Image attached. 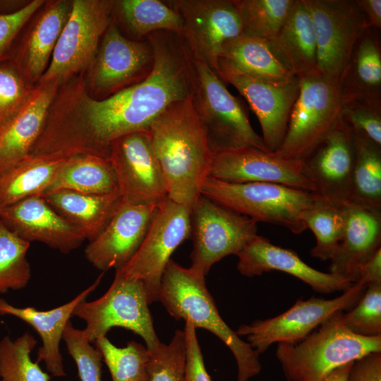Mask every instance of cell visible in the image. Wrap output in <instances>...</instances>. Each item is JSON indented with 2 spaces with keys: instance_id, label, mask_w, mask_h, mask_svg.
Listing matches in <instances>:
<instances>
[{
  "instance_id": "cell-41",
  "label": "cell",
  "mask_w": 381,
  "mask_h": 381,
  "mask_svg": "<svg viewBox=\"0 0 381 381\" xmlns=\"http://www.w3.org/2000/svg\"><path fill=\"white\" fill-rule=\"evenodd\" d=\"M341 322L355 334L381 336V283L369 284L357 303L342 313Z\"/></svg>"
},
{
  "instance_id": "cell-27",
  "label": "cell",
  "mask_w": 381,
  "mask_h": 381,
  "mask_svg": "<svg viewBox=\"0 0 381 381\" xmlns=\"http://www.w3.org/2000/svg\"><path fill=\"white\" fill-rule=\"evenodd\" d=\"M267 42L277 59L294 77L320 73L315 30L304 0H296L283 27Z\"/></svg>"
},
{
  "instance_id": "cell-44",
  "label": "cell",
  "mask_w": 381,
  "mask_h": 381,
  "mask_svg": "<svg viewBox=\"0 0 381 381\" xmlns=\"http://www.w3.org/2000/svg\"><path fill=\"white\" fill-rule=\"evenodd\" d=\"M341 118L353 131L363 133L381 146V107L356 101L344 102Z\"/></svg>"
},
{
  "instance_id": "cell-2",
  "label": "cell",
  "mask_w": 381,
  "mask_h": 381,
  "mask_svg": "<svg viewBox=\"0 0 381 381\" xmlns=\"http://www.w3.org/2000/svg\"><path fill=\"white\" fill-rule=\"evenodd\" d=\"M148 132L168 198L190 209L210 175L213 157L192 95L168 107Z\"/></svg>"
},
{
  "instance_id": "cell-46",
  "label": "cell",
  "mask_w": 381,
  "mask_h": 381,
  "mask_svg": "<svg viewBox=\"0 0 381 381\" xmlns=\"http://www.w3.org/2000/svg\"><path fill=\"white\" fill-rule=\"evenodd\" d=\"M183 332L186 346L185 381H212L205 366L196 328L193 324L185 322Z\"/></svg>"
},
{
  "instance_id": "cell-11",
  "label": "cell",
  "mask_w": 381,
  "mask_h": 381,
  "mask_svg": "<svg viewBox=\"0 0 381 381\" xmlns=\"http://www.w3.org/2000/svg\"><path fill=\"white\" fill-rule=\"evenodd\" d=\"M190 237V209L167 197L157 207L135 254L117 270L143 282L150 305L158 301L162 278L171 256Z\"/></svg>"
},
{
  "instance_id": "cell-21",
  "label": "cell",
  "mask_w": 381,
  "mask_h": 381,
  "mask_svg": "<svg viewBox=\"0 0 381 381\" xmlns=\"http://www.w3.org/2000/svg\"><path fill=\"white\" fill-rule=\"evenodd\" d=\"M237 269L243 276L253 277L273 270L289 274L322 294L344 291L353 282L330 272L315 270L304 262L289 248L274 245L269 239L256 235L236 255Z\"/></svg>"
},
{
  "instance_id": "cell-18",
  "label": "cell",
  "mask_w": 381,
  "mask_h": 381,
  "mask_svg": "<svg viewBox=\"0 0 381 381\" xmlns=\"http://www.w3.org/2000/svg\"><path fill=\"white\" fill-rule=\"evenodd\" d=\"M209 176L234 183H277L315 193L302 160L282 158L257 148L213 153Z\"/></svg>"
},
{
  "instance_id": "cell-45",
  "label": "cell",
  "mask_w": 381,
  "mask_h": 381,
  "mask_svg": "<svg viewBox=\"0 0 381 381\" xmlns=\"http://www.w3.org/2000/svg\"><path fill=\"white\" fill-rule=\"evenodd\" d=\"M44 3L34 0L16 11L0 14V64L8 57L19 32Z\"/></svg>"
},
{
  "instance_id": "cell-33",
  "label": "cell",
  "mask_w": 381,
  "mask_h": 381,
  "mask_svg": "<svg viewBox=\"0 0 381 381\" xmlns=\"http://www.w3.org/2000/svg\"><path fill=\"white\" fill-rule=\"evenodd\" d=\"M220 59L262 80L284 83L296 78L279 63L267 40L262 39L241 35L223 46Z\"/></svg>"
},
{
  "instance_id": "cell-7",
  "label": "cell",
  "mask_w": 381,
  "mask_h": 381,
  "mask_svg": "<svg viewBox=\"0 0 381 381\" xmlns=\"http://www.w3.org/2000/svg\"><path fill=\"white\" fill-rule=\"evenodd\" d=\"M341 82L320 73L299 78L285 137L276 155L303 160L341 119Z\"/></svg>"
},
{
  "instance_id": "cell-1",
  "label": "cell",
  "mask_w": 381,
  "mask_h": 381,
  "mask_svg": "<svg viewBox=\"0 0 381 381\" xmlns=\"http://www.w3.org/2000/svg\"><path fill=\"white\" fill-rule=\"evenodd\" d=\"M147 39L154 64L142 81L102 99L89 94L82 77L72 78L59 87L40 137L47 152L109 158L114 140L148 131L168 107L193 95V61L179 36L159 31Z\"/></svg>"
},
{
  "instance_id": "cell-5",
  "label": "cell",
  "mask_w": 381,
  "mask_h": 381,
  "mask_svg": "<svg viewBox=\"0 0 381 381\" xmlns=\"http://www.w3.org/2000/svg\"><path fill=\"white\" fill-rule=\"evenodd\" d=\"M200 195L257 223L284 226L294 234L307 229L303 213L319 196L309 191L272 183L227 182L208 176Z\"/></svg>"
},
{
  "instance_id": "cell-23",
  "label": "cell",
  "mask_w": 381,
  "mask_h": 381,
  "mask_svg": "<svg viewBox=\"0 0 381 381\" xmlns=\"http://www.w3.org/2000/svg\"><path fill=\"white\" fill-rule=\"evenodd\" d=\"M59 87L56 80L38 83L27 102L0 128V172L30 154Z\"/></svg>"
},
{
  "instance_id": "cell-22",
  "label": "cell",
  "mask_w": 381,
  "mask_h": 381,
  "mask_svg": "<svg viewBox=\"0 0 381 381\" xmlns=\"http://www.w3.org/2000/svg\"><path fill=\"white\" fill-rule=\"evenodd\" d=\"M0 220L23 239L42 243L63 253L77 249L85 240L42 196L27 198L0 209Z\"/></svg>"
},
{
  "instance_id": "cell-37",
  "label": "cell",
  "mask_w": 381,
  "mask_h": 381,
  "mask_svg": "<svg viewBox=\"0 0 381 381\" xmlns=\"http://www.w3.org/2000/svg\"><path fill=\"white\" fill-rule=\"evenodd\" d=\"M36 345V339L28 332L14 341L8 336L0 340L1 381H49V375L31 359Z\"/></svg>"
},
{
  "instance_id": "cell-16",
  "label": "cell",
  "mask_w": 381,
  "mask_h": 381,
  "mask_svg": "<svg viewBox=\"0 0 381 381\" xmlns=\"http://www.w3.org/2000/svg\"><path fill=\"white\" fill-rule=\"evenodd\" d=\"M218 75L246 99L259 121L266 147L270 152L276 151L287 131L290 114L299 92V78L284 83L262 80L221 59Z\"/></svg>"
},
{
  "instance_id": "cell-50",
  "label": "cell",
  "mask_w": 381,
  "mask_h": 381,
  "mask_svg": "<svg viewBox=\"0 0 381 381\" xmlns=\"http://www.w3.org/2000/svg\"><path fill=\"white\" fill-rule=\"evenodd\" d=\"M353 362L344 364L333 370L322 381H347L348 375Z\"/></svg>"
},
{
  "instance_id": "cell-36",
  "label": "cell",
  "mask_w": 381,
  "mask_h": 381,
  "mask_svg": "<svg viewBox=\"0 0 381 381\" xmlns=\"http://www.w3.org/2000/svg\"><path fill=\"white\" fill-rule=\"evenodd\" d=\"M242 35L265 40L274 37L291 13L296 0H234Z\"/></svg>"
},
{
  "instance_id": "cell-9",
  "label": "cell",
  "mask_w": 381,
  "mask_h": 381,
  "mask_svg": "<svg viewBox=\"0 0 381 381\" xmlns=\"http://www.w3.org/2000/svg\"><path fill=\"white\" fill-rule=\"evenodd\" d=\"M114 3L111 0L71 1L68 18L38 83L56 80L61 85L90 68L102 37L114 20Z\"/></svg>"
},
{
  "instance_id": "cell-38",
  "label": "cell",
  "mask_w": 381,
  "mask_h": 381,
  "mask_svg": "<svg viewBox=\"0 0 381 381\" xmlns=\"http://www.w3.org/2000/svg\"><path fill=\"white\" fill-rule=\"evenodd\" d=\"M111 376L112 381H148L149 350L135 341L125 347L114 345L107 337L95 342Z\"/></svg>"
},
{
  "instance_id": "cell-48",
  "label": "cell",
  "mask_w": 381,
  "mask_h": 381,
  "mask_svg": "<svg viewBox=\"0 0 381 381\" xmlns=\"http://www.w3.org/2000/svg\"><path fill=\"white\" fill-rule=\"evenodd\" d=\"M356 282L365 286L381 283V248L360 267Z\"/></svg>"
},
{
  "instance_id": "cell-20",
  "label": "cell",
  "mask_w": 381,
  "mask_h": 381,
  "mask_svg": "<svg viewBox=\"0 0 381 381\" xmlns=\"http://www.w3.org/2000/svg\"><path fill=\"white\" fill-rule=\"evenodd\" d=\"M157 206L123 203L106 228L89 241L86 259L103 272L125 266L141 245Z\"/></svg>"
},
{
  "instance_id": "cell-12",
  "label": "cell",
  "mask_w": 381,
  "mask_h": 381,
  "mask_svg": "<svg viewBox=\"0 0 381 381\" xmlns=\"http://www.w3.org/2000/svg\"><path fill=\"white\" fill-rule=\"evenodd\" d=\"M165 2L181 17L179 37L193 60L217 75L223 46L243 32L234 0H169ZM219 76V75H218Z\"/></svg>"
},
{
  "instance_id": "cell-24",
  "label": "cell",
  "mask_w": 381,
  "mask_h": 381,
  "mask_svg": "<svg viewBox=\"0 0 381 381\" xmlns=\"http://www.w3.org/2000/svg\"><path fill=\"white\" fill-rule=\"evenodd\" d=\"M103 273L95 282L69 302L48 310H38L33 307L18 308L0 298V315H13L32 326L39 334L42 346L37 351L36 361L44 363L46 368L54 377H63L66 373L60 352V342L64 331L77 305L85 300L97 287Z\"/></svg>"
},
{
  "instance_id": "cell-32",
  "label": "cell",
  "mask_w": 381,
  "mask_h": 381,
  "mask_svg": "<svg viewBox=\"0 0 381 381\" xmlns=\"http://www.w3.org/2000/svg\"><path fill=\"white\" fill-rule=\"evenodd\" d=\"M352 132L354 161L351 203L381 212V146L361 132Z\"/></svg>"
},
{
  "instance_id": "cell-47",
  "label": "cell",
  "mask_w": 381,
  "mask_h": 381,
  "mask_svg": "<svg viewBox=\"0 0 381 381\" xmlns=\"http://www.w3.org/2000/svg\"><path fill=\"white\" fill-rule=\"evenodd\" d=\"M347 381H381V352L369 353L355 360Z\"/></svg>"
},
{
  "instance_id": "cell-10",
  "label": "cell",
  "mask_w": 381,
  "mask_h": 381,
  "mask_svg": "<svg viewBox=\"0 0 381 381\" xmlns=\"http://www.w3.org/2000/svg\"><path fill=\"white\" fill-rule=\"evenodd\" d=\"M257 231L252 219L200 195L190 208V269L205 277L216 262L241 251Z\"/></svg>"
},
{
  "instance_id": "cell-14",
  "label": "cell",
  "mask_w": 381,
  "mask_h": 381,
  "mask_svg": "<svg viewBox=\"0 0 381 381\" xmlns=\"http://www.w3.org/2000/svg\"><path fill=\"white\" fill-rule=\"evenodd\" d=\"M315 30L320 73L341 80L363 33L370 28L355 1L304 0Z\"/></svg>"
},
{
  "instance_id": "cell-42",
  "label": "cell",
  "mask_w": 381,
  "mask_h": 381,
  "mask_svg": "<svg viewBox=\"0 0 381 381\" xmlns=\"http://www.w3.org/2000/svg\"><path fill=\"white\" fill-rule=\"evenodd\" d=\"M35 87L10 62L0 64V128L27 102Z\"/></svg>"
},
{
  "instance_id": "cell-31",
  "label": "cell",
  "mask_w": 381,
  "mask_h": 381,
  "mask_svg": "<svg viewBox=\"0 0 381 381\" xmlns=\"http://www.w3.org/2000/svg\"><path fill=\"white\" fill-rule=\"evenodd\" d=\"M117 190L116 175L108 158L78 154L66 159L42 196L59 190L103 195Z\"/></svg>"
},
{
  "instance_id": "cell-43",
  "label": "cell",
  "mask_w": 381,
  "mask_h": 381,
  "mask_svg": "<svg viewBox=\"0 0 381 381\" xmlns=\"http://www.w3.org/2000/svg\"><path fill=\"white\" fill-rule=\"evenodd\" d=\"M62 339L76 364L80 381H102V355L86 339L83 330L75 328L69 320Z\"/></svg>"
},
{
  "instance_id": "cell-49",
  "label": "cell",
  "mask_w": 381,
  "mask_h": 381,
  "mask_svg": "<svg viewBox=\"0 0 381 381\" xmlns=\"http://www.w3.org/2000/svg\"><path fill=\"white\" fill-rule=\"evenodd\" d=\"M358 8L363 13L370 28H381V1L356 0Z\"/></svg>"
},
{
  "instance_id": "cell-3",
  "label": "cell",
  "mask_w": 381,
  "mask_h": 381,
  "mask_svg": "<svg viewBox=\"0 0 381 381\" xmlns=\"http://www.w3.org/2000/svg\"><path fill=\"white\" fill-rule=\"evenodd\" d=\"M205 277L171 259L162 278L159 301L175 320L204 328L220 339L236 359L237 381H248L261 371L259 355L222 318Z\"/></svg>"
},
{
  "instance_id": "cell-35",
  "label": "cell",
  "mask_w": 381,
  "mask_h": 381,
  "mask_svg": "<svg viewBox=\"0 0 381 381\" xmlns=\"http://www.w3.org/2000/svg\"><path fill=\"white\" fill-rule=\"evenodd\" d=\"M316 239L311 249L312 257L321 260H330L342 239L346 226V206L333 205L320 197L301 217Z\"/></svg>"
},
{
  "instance_id": "cell-34",
  "label": "cell",
  "mask_w": 381,
  "mask_h": 381,
  "mask_svg": "<svg viewBox=\"0 0 381 381\" xmlns=\"http://www.w3.org/2000/svg\"><path fill=\"white\" fill-rule=\"evenodd\" d=\"M114 11H116L126 29L138 40L159 31L177 35L181 32V18L165 1H115Z\"/></svg>"
},
{
  "instance_id": "cell-25",
  "label": "cell",
  "mask_w": 381,
  "mask_h": 381,
  "mask_svg": "<svg viewBox=\"0 0 381 381\" xmlns=\"http://www.w3.org/2000/svg\"><path fill=\"white\" fill-rule=\"evenodd\" d=\"M381 248V212L346 206L342 239L330 259V273L356 282L360 267Z\"/></svg>"
},
{
  "instance_id": "cell-30",
  "label": "cell",
  "mask_w": 381,
  "mask_h": 381,
  "mask_svg": "<svg viewBox=\"0 0 381 381\" xmlns=\"http://www.w3.org/2000/svg\"><path fill=\"white\" fill-rule=\"evenodd\" d=\"M67 155H28L0 172V209L32 196H42Z\"/></svg>"
},
{
  "instance_id": "cell-13",
  "label": "cell",
  "mask_w": 381,
  "mask_h": 381,
  "mask_svg": "<svg viewBox=\"0 0 381 381\" xmlns=\"http://www.w3.org/2000/svg\"><path fill=\"white\" fill-rule=\"evenodd\" d=\"M367 286L354 282L340 296L332 299L311 297L298 299L287 310L266 320L241 325L236 333L246 337L247 342L260 356L273 344H296L315 330L337 311L351 309L360 300Z\"/></svg>"
},
{
  "instance_id": "cell-29",
  "label": "cell",
  "mask_w": 381,
  "mask_h": 381,
  "mask_svg": "<svg viewBox=\"0 0 381 381\" xmlns=\"http://www.w3.org/2000/svg\"><path fill=\"white\" fill-rule=\"evenodd\" d=\"M340 82L344 102L381 107V50L371 28L358 41Z\"/></svg>"
},
{
  "instance_id": "cell-17",
  "label": "cell",
  "mask_w": 381,
  "mask_h": 381,
  "mask_svg": "<svg viewBox=\"0 0 381 381\" xmlns=\"http://www.w3.org/2000/svg\"><path fill=\"white\" fill-rule=\"evenodd\" d=\"M153 64L150 42L126 37L113 20L90 68L89 87L96 95L107 97L144 80Z\"/></svg>"
},
{
  "instance_id": "cell-40",
  "label": "cell",
  "mask_w": 381,
  "mask_h": 381,
  "mask_svg": "<svg viewBox=\"0 0 381 381\" xmlns=\"http://www.w3.org/2000/svg\"><path fill=\"white\" fill-rule=\"evenodd\" d=\"M186 361L183 330H176L171 341L149 350L148 381H185Z\"/></svg>"
},
{
  "instance_id": "cell-15",
  "label": "cell",
  "mask_w": 381,
  "mask_h": 381,
  "mask_svg": "<svg viewBox=\"0 0 381 381\" xmlns=\"http://www.w3.org/2000/svg\"><path fill=\"white\" fill-rule=\"evenodd\" d=\"M109 159L123 203L159 205L168 197L148 131L133 133L114 140L110 145Z\"/></svg>"
},
{
  "instance_id": "cell-8",
  "label": "cell",
  "mask_w": 381,
  "mask_h": 381,
  "mask_svg": "<svg viewBox=\"0 0 381 381\" xmlns=\"http://www.w3.org/2000/svg\"><path fill=\"white\" fill-rule=\"evenodd\" d=\"M149 306L143 282L116 270L108 290L95 301L79 303L73 315L85 321L82 330L90 343L106 337L111 328L121 327L141 337L147 349L152 350L160 341Z\"/></svg>"
},
{
  "instance_id": "cell-28",
  "label": "cell",
  "mask_w": 381,
  "mask_h": 381,
  "mask_svg": "<svg viewBox=\"0 0 381 381\" xmlns=\"http://www.w3.org/2000/svg\"><path fill=\"white\" fill-rule=\"evenodd\" d=\"M42 197L89 241L99 235L123 204L118 190L103 195L59 190Z\"/></svg>"
},
{
  "instance_id": "cell-26",
  "label": "cell",
  "mask_w": 381,
  "mask_h": 381,
  "mask_svg": "<svg viewBox=\"0 0 381 381\" xmlns=\"http://www.w3.org/2000/svg\"><path fill=\"white\" fill-rule=\"evenodd\" d=\"M71 8L70 1L47 4L16 54H12L10 63L30 83H38L46 71Z\"/></svg>"
},
{
  "instance_id": "cell-4",
  "label": "cell",
  "mask_w": 381,
  "mask_h": 381,
  "mask_svg": "<svg viewBox=\"0 0 381 381\" xmlns=\"http://www.w3.org/2000/svg\"><path fill=\"white\" fill-rule=\"evenodd\" d=\"M342 313H333L296 344H277L276 357L287 381H322L341 365L381 352V336L352 333L341 322Z\"/></svg>"
},
{
  "instance_id": "cell-19",
  "label": "cell",
  "mask_w": 381,
  "mask_h": 381,
  "mask_svg": "<svg viewBox=\"0 0 381 381\" xmlns=\"http://www.w3.org/2000/svg\"><path fill=\"white\" fill-rule=\"evenodd\" d=\"M353 161L352 129L341 118L303 160L315 194L341 207L351 203Z\"/></svg>"
},
{
  "instance_id": "cell-6",
  "label": "cell",
  "mask_w": 381,
  "mask_h": 381,
  "mask_svg": "<svg viewBox=\"0 0 381 381\" xmlns=\"http://www.w3.org/2000/svg\"><path fill=\"white\" fill-rule=\"evenodd\" d=\"M192 61L195 73L193 104L212 152L245 147L270 152L262 136L253 128L243 105L230 93L225 83L205 63Z\"/></svg>"
},
{
  "instance_id": "cell-39",
  "label": "cell",
  "mask_w": 381,
  "mask_h": 381,
  "mask_svg": "<svg viewBox=\"0 0 381 381\" xmlns=\"http://www.w3.org/2000/svg\"><path fill=\"white\" fill-rule=\"evenodd\" d=\"M30 246L0 220V294L21 289L28 284L31 269L26 255Z\"/></svg>"
}]
</instances>
